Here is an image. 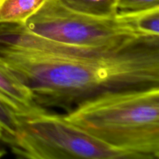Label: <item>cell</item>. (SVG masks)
<instances>
[{
    "instance_id": "obj_10",
    "label": "cell",
    "mask_w": 159,
    "mask_h": 159,
    "mask_svg": "<svg viewBox=\"0 0 159 159\" xmlns=\"http://www.w3.org/2000/svg\"><path fill=\"white\" fill-rule=\"evenodd\" d=\"M159 8V0H117V14H129Z\"/></svg>"
},
{
    "instance_id": "obj_1",
    "label": "cell",
    "mask_w": 159,
    "mask_h": 159,
    "mask_svg": "<svg viewBox=\"0 0 159 159\" xmlns=\"http://www.w3.org/2000/svg\"><path fill=\"white\" fill-rule=\"evenodd\" d=\"M0 62L37 106L68 113L107 93L159 88V36L83 47L43 38L23 23H0Z\"/></svg>"
},
{
    "instance_id": "obj_3",
    "label": "cell",
    "mask_w": 159,
    "mask_h": 159,
    "mask_svg": "<svg viewBox=\"0 0 159 159\" xmlns=\"http://www.w3.org/2000/svg\"><path fill=\"white\" fill-rule=\"evenodd\" d=\"M18 132L3 140L18 158L139 159L113 148L64 118L42 108L16 113Z\"/></svg>"
},
{
    "instance_id": "obj_5",
    "label": "cell",
    "mask_w": 159,
    "mask_h": 159,
    "mask_svg": "<svg viewBox=\"0 0 159 159\" xmlns=\"http://www.w3.org/2000/svg\"><path fill=\"white\" fill-rule=\"evenodd\" d=\"M0 94L16 113H30L42 107L34 102L30 90L0 62Z\"/></svg>"
},
{
    "instance_id": "obj_11",
    "label": "cell",
    "mask_w": 159,
    "mask_h": 159,
    "mask_svg": "<svg viewBox=\"0 0 159 159\" xmlns=\"http://www.w3.org/2000/svg\"><path fill=\"white\" fill-rule=\"evenodd\" d=\"M0 141H1V134H0Z\"/></svg>"
},
{
    "instance_id": "obj_2",
    "label": "cell",
    "mask_w": 159,
    "mask_h": 159,
    "mask_svg": "<svg viewBox=\"0 0 159 159\" xmlns=\"http://www.w3.org/2000/svg\"><path fill=\"white\" fill-rule=\"evenodd\" d=\"M63 116L113 148L139 159L159 158V88L107 93Z\"/></svg>"
},
{
    "instance_id": "obj_9",
    "label": "cell",
    "mask_w": 159,
    "mask_h": 159,
    "mask_svg": "<svg viewBox=\"0 0 159 159\" xmlns=\"http://www.w3.org/2000/svg\"><path fill=\"white\" fill-rule=\"evenodd\" d=\"M16 113L12 106L0 94V134L1 141L14 136L18 132Z\"/></svg>"
},
{
    "instance_id": "obj_4",
    "label": "cell",
    "mask_w": 159,
    "mask_h": 159,
    "mask_svg": "<svg viewBox=\"0 0 159 159\" xmlns=\"http://www.w3.org/2000/svg\"><path fill=\"white\" fill-rule=\"evenodd\" d=\"M24 26L43 38L83 47L112 45L142 36L124 15L112 18L93 16L72 10L57 0H46Z\"/></svg>"
},
{
    "instance_id": "obj_6",
    "label": "cell",
    "mask_w": 159,
    "mask_h": 159,
    "mask_svg": "<svg viewBox=\"0 0 159 159\" xmlns=\"http://www.w3.org/2000/svg\"><path fill=\"white\" fill-rule=\"evenodd\" d=\"M46 0H0V23H23Z\"/></svg>"
},
{
    "instance_id": "obj_7",
    "label": "cell",
    "mask_w": 159,
    "mask_h": 159,
    "mask_svg": "<svg viewBox=\"0 0 159 159\" xmlns=\"http://www.w3.org/2000/svg\"><path fill=\"white\" fill-rule=\"evenodd\" d=\"M64 6L81 13L112 18L117 15V0H57Z\"/></svg>"
},
{
    "instance_id": "obj_8",
    "label": "cell",
    "mask_w": 159,
    "mask_h": 159,
    "mask_svg": "<svg viewBox=\"0 0 159 159\" xmlns=\"http://www.w3.org/2000/svg\"><path fill=\"white\" fill-rule=\"evenodd\" d=\"M121 15L140 35L159 36V8Z\"/></svg>"
}]
</instances>
